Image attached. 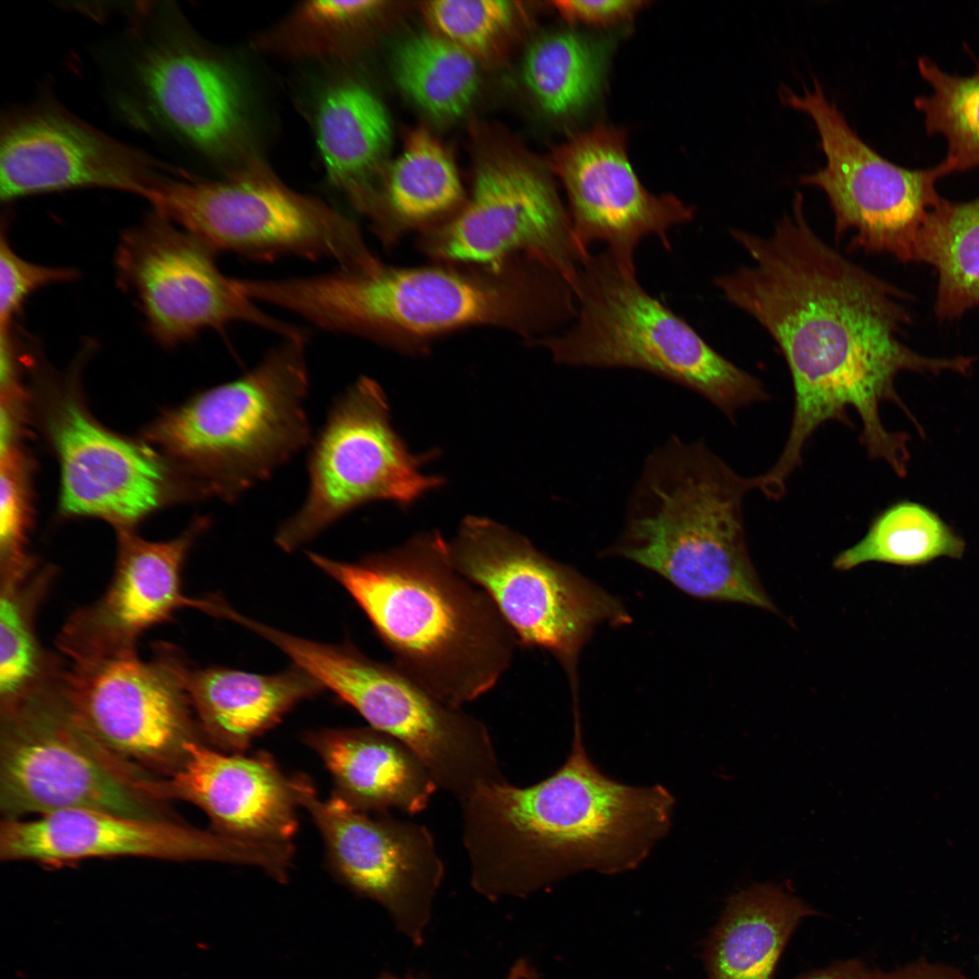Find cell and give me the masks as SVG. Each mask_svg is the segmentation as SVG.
Segmentation results:
<instances>
[{
	"mask_svg": "<svg viewBox=\"0 0 979 979\" xmlns=\"http://www.w3.org/2000/svg\"><path fill=\"white\" fill-rule=\"evenodd\" d=\"M732 235L752 262L714 284L773 338L794 388L789 436L771 477L787 481L819 426L829 421L850 423L848 408L859 416L868 455L885 461L897 476L905 474L909 435L884 426L881 404L895 403L918 431L922 427L896 390L897 375L967 374L975 357H928L906 345L899 336L911 321L903 304L907 294L821 239L805 217L800 192L769 237L742 229Z\"/></svg>",
	"mask_w": 979,
	"mask_h": 979,
	"instance_id": "6da1fadb",
	"label": "cell"
},
{
	"mask_svg": "<svg viewBox=\"0 0 979 979\" xmlns=\"http://www.w3.org/2000/svg\"><path fill=\"white\" fill-rule=\"evenodd\" d=\"M470 880L495 901L526 897L583 870L636 868L669 831L674 799L662 785L605 775L584 746L579 712L565 762L545 780L483 785L460 801Z\"/></svg>",
	"mask_w": 979,
	"mask_h": 979,
	"instance_id": "7a4b0ae2",
	"label": "cell"
},
{
	"mask_svg": "<svg viewBox=\"0 0 979 979\" xmlns=\"http://www.w3.org/2000/svg\"><path fill=\"white\" fill-rule=\"evenodd\" d=\"M266 296L322 329L412 353L470 326L504 328L532 341L576 315L570 285L525 257L500 267H338L275 278Z\"/></svg>",
	"mask_w": 979,
	"mask_h": 979,
	"instance_id": "3957f363",
	"label": "cell"
},
{
	"mask_svg": "<svg viewBox=\"0 0 979 979\" xmlns=\"http://www.w3.org/2000/svg\"><path fill=\"white\" fill-rule=\"evenodd\" d=\"M364 612L393 664L463 708L492 690L519 642L491 598L461 575L438 531L356 562L307 554Z\"/></svg>",
	"mask_w": 979,
	"mask_h": 979,
	"instance_id": "277c9868",
	"label": "cell"
},
{
	"mask_svg": "<svg viewBox=\"0 0 979 979\" xmlns=\"http://www.w3.org/2000/svg\"><path fill=\"white\" fill-rule=\"evenodd\" d=\"M756 489L703 440L669 437L645 459L622 530L604 554L635 561L703 599L777 608L749 557L742 504Z\"/></svg>",
	"mask_w": 979,
	"mask_h": 979,
	"instance_id": "5b68a950",
	"label": "cell"
},
{
	"mask_svg": "<svg viewBox=\"0 0 979 979\" xmlns=\"http://www.w3.org/2000/svg\"><path fill=\"white\" fill-rule=\"evenodd\" d=\"M305 343L283 338L243 375L197 393L150 429L204 496L233 503L312 443Z\"/></svg>",
	"mask_w": 979,
	"mask_h": 979,
	"instance_id": "8992f818",
	"label": "cell"
},
{
	"mask_svg": "<svg viewBox=\"0 0 979 979\" xmlns=\"http://www.w3.org/2000/svg\"><path fill=\"white\" fill-rule=\"evenodd\" d=\"M573 290V325L530 341L558 364L648 372L700 394L732 422L741 408L769 399L759 379L717 353L607 249L586 257Z\"/></svg>",
	"mask_w": 979,
	"mask_h": 979,
	"instance_id": "52a82bcc",
	"label": "cell"
},
{
	"mask_svg": "<svg viewBox=\"0 0 979 979\" xmlns=\"http://www.w3.org/2000/svg\"><path fill=\"white\" fill-rule=\"evenodd\" d=\"M3 819L73 809L143 819L171 818L156 780L106 747L52 687L0 708Z\"/></svg>",
	"mask_w": 979,
	"mask_h": 979,
	"instance_id": "ba28073f",
	"label": "cell"
},
{
	"mask_svg": "<svg viewBox=\"0 0 979 979\" xmlns=\"http://www.w3.org/2000/svg\"><path fill=\"white\" fill-rule=\"evenodd\" d=\"M154 211L215 253L272 260L295 256L370 270L382 262L359 227L322 199L290 189L263 162L247 160L218 179H164Z\"/></svg>",
	"mask_w": 979,
	"mask_h": 979,
	"instance_id": "9c48e42d",
	"label": "cell"
},
{
	"mask_svg": "<svg viewBox=\"0 0 979 979\" xmlns=\"http://www.w3.org/2000/svg\"><path fill=\"white\" fill-rule=\"evenodd\" d=\"M277 647L323 688L353 706L376 730L410 748L438 789L463 800L483 785L508 781L487 726L463 708L435 697L393 663L373 660L349 645L285 633Z\"/></svg>",
	"mask_w": 979,
	"mask_h": 979,
	"instance_id": "30bf717a",
	"label": "cell"
},
{
	"mask_svg": "<svg viewBox=\"0 0 979 979\" xmlns=\"http://www.w3.org/2000/svg\"><path fill=\"white\" fill-rule=\"evenodd\" d=\"M450 551L454 567L491 598L519 645L552 654L571 680L597 625L630 622L614 596L491 519L466 518Z\"/></svg>",
	"mask_w": 979,
	"mask_h": 979,
	"instance_id": "8fae6325",
	"label": "cell"
},
{
	"mask_svg": "<svg viewBox=\"0 0 979 979\" xmlns=\"http://www.w3.org/2000/svg\"><path fill=\"white\" fill-rule=\"evenodd\" d=\"M422 460L392 427L381 386L360 377L334 400L312 441L307 494L278 528L276 545L293 551L371 501L413 503L442 484L422 473Z\"/></svg>",
	"mask_w": 979,
	"mask_h": 979,
	"instance_id": "7c38bea8",
	"label": "cell"
},
{
	"mask_svg": "<svg viewBox=\"0 0 979 979\" xmlns=\"http://www.w3.org/2000/svg\"><path fill=\"white\" fill-rule=\"evenodd\" d=\"M781 102L815 122L827 165L800 182L822 189L834 213L835 239L851 233L848 251L888 254L914 262L919 232L941 200L937 180L951 174L942 160L927 169H906L879 155L855 132L817 78L798 95L787 87Z\"/></svg>",
	"mask_w": 979,
	"mask_h": 979,
	"instance_id": "4fadbf2b",
	"label": "cell"
},
{
	"mask_svg": "<svg viewBox=\"0 0 979 979\" xmlns=\"http://www.w3.org/2000/svg\"><path fill=\"white\" fill-rule=\"evenodd\" d=\"M131 30L128 111L211 158L242 151L246 99L238 78L165 6L142 9ZM136 119V121L138 120Z\"/></svg>",
	"mask_w": 979,
	"mask_h": 979,
	"instance_id": "5bb4252c",
	"label": "cell"
},
{
	"mask_svg": "<svg viewBox=\"0 0 979 979\" xmlns=\"http://www.w3.org/2000/svg\"><path fill=\"white\" fill-rule=\"evenodd\" d=\"M421 249L441 264L500 267L531 258L573 287L585 253L551 179L519 160L479 168L470 198L446 222L424 233Z\"/></svg>",
	"mask_w": 979,
	"mask_h": 979,
	"instance_id": "9a60e30c",
	"label": "cell"
},
{
	"mask_svg": "<svg viewBox=\"0 0 979 979\" xmlns=\"http://www.w3.org/2000/svg\"><path fill=\"white\" fill-rule=\"evenodd\" d=\"M215 254L155 211L122 234L115 255L117 277L156 341L173 347L232 323L254 325L282 338L305 334L244 296L234 278L220 271Z\"/></svg>",
	"mask_w": 979,
	"mask_h": 979,
	"instance_id": "2e32d148",
	"label": "cell"
},
{
	"mask_svg": "<svg viewBox=\"0 0 979 979\" xmlns=\"http://www.w3.org/2000/svg\"><path fill=\"white\" fill-rule=\"evenodd\" d=\"M185 659L172 645L72 663L62 677L69 703L111 751L148 771L173 772L201 732L187 693Z\"/></svg>",
	"mask_w": 979,
	"mask_h": 979,
	"instance_id": "e0dca14e",
	"label": "cell"
},
{
	"mask_svg": "<svg viewBox=\"0 0 979 979\" xmlns=\"http://www.w3.org/2000/svg\"><path fill=\"white\" fill-rule=\"evenodd\" d=\"M293 783L299 807L322 836L334 876L380 904L396 929L422 945L445 874L430 829L388 811L357 809L334 793L323 800L304 774L293 776Z\"/></svg>",
	"mask_w": 979,
	"mask_h": 979,
	"instance_id": "ac0fdd59",
	"label": "cell"
},
{
	"mask_svg": "<svg viewBox=\"0 0 979 979\" xmlns=\"http://www.w3.org/2000/svg\"><path fill=\"white\" fill-rule=\"evenodd\" d=\"M167 177L160 162L103 133L57 103L10 110L0 127V198L101 188L147 200Z\"/></svg>",
	"mask_w": 979,
	"mask_h": 979,
	"instance_id": "d6986e66",
	"label": "cell"
},
{
	"mask_svg": "<svg viewBox=\"0 0 979 979\" xmlns=\"http://www.w3.org/2000/svg\"><path fill=\"white\" fill-rule=\"evenodd\" d=\"M207 860L270 869L276 858L266 843L206 831L173 818L143 819L91 809L2 819L0 858L59 867L90 858Z\"/></svg>",
	"mask_w": 979,
	"mask_h": 979,
	"instance_id": "ffe728a7",
	"label": "cell"
},
{
	"mask_svg": "<svg viewBox=\"0 0 979 979\" xmlns=\"http://www.w3.org/2000/svg\"><path fill=\"white\" fill-rule=\"evenodd\" d=\"M625 131L599 124L551 155V167L567 196L574 237L586 254L603 242L623 265L635 267L640 241L655 235L670 249L668 232L693 218V210L671 194L649 192L627 155Z\"/></svg>",
	"mask_w": 979,
	"mask_h": 979,
	"instance_id": "44dd1931",
	"label": "cell"
},
{
	"mask_svg": "<svg viewBox=\"0 0 979 979\" xmlns=\"http://www.w3.org/2000/svg\"><path fill=\"white\" fill-rule=\"evenodd\" d=\"M208 524V518L196 519L180 536L164 542L120 531L107 589L66 619L56 637L59 651L72 663L136 653L146 631L170 621L182 608L213 616L218 596H189L182 587L186 558Z\"/></svg>",
	"mask_w": 979,
	"mask_h": 979,
	"instance_id": "7402d4cb",
	"label": "cell"
},
{
	"mask_svg": "<svg viewBox=\"0 0 979 979\" xmlns=\"http://www.w3.org/2000/svg\"><path fill=\"white\" fill-rule=\"evenodd\" d=\"M157 796L200 808L213 831L258 843L291 844L299 807L293 777L260 751L222 753L201 741L186 746V756L170 775L155 782Z\"/></svg>",
	"mask_w": 979,
	"mask_h": 979,
	"instance_id": "603a6c76",
	"label": "cell"
},
{
	"mask_svg": "<svg viewBox=\"0 0 979 979\" xmlns=\"http://www.w3.org/2000/svg\"><path fill=\"white\" fill-rule=\"evenodd\" d=\"M51 430L65 513L98 517L121 531L160 505L168 477L149 450L102 428L72 401L61 405Z\"/></svg>",
	"mask_w": 979,
	"mask_h": 979,
	"instance_id": "cb8c5ba5",
	"label": "cell"
},
{
	"mask_svg": "<svg viewBox=\"0 0 979 979\" xmlns=\"http://www.w3.org/2000/svg\"><path fill=\"white\" fill-rule=\"evenodd\" d=\"M305 742L329 771L334 794L357 809L409 815L424 810L438 790L420 758L396 738L373 727L319 729Z\"/></svg>",
	"mask_w": 979,
	"mask_h": 979,
	"instance_id": "d4e9b609",
	"label": "cell"
},
{
	"mask_svg": "<svg viewBox=\"0 0 979 979\" xmlns=\"http://www.w3.org/2000/svg\"><path fill=\"white\" fill-rule=\"evenodd\" d=\"M182 678L203 735L234 753L244 751L294 706L324 689L295 664L263 675L223 667L192 668L186 661Z\"/></svg>",
	"mask_w": 979,
	"mask_h": 979,
	"instance_id": "484cf974",
	"label": "cell"
},
{
	"mask_svg": "<svg viewBox=\"0 0 979 979\" xmlns=\"http://www.w3.org/2000/svg\"><path fill=\"white\" fill-rule=\"evenodd\" d=\"M815 913L772 883L753 884L731 896L703 945L707 979H772L794 930Z\"/></svg>",
	"mask_w": 979,
	"mask_h": 979,
	"instance_id": "4316f807",
	"label": "cell"
},
{
	"mask_svg": "<svg viewBox=\"0 0 979 979\" xmlns=\"http://www.w3.org/2000/svg\"><path fill=\"white\" fill-rule=\"evenodd\" d=\"M390 118L381 100L354 81H339L321 95L315 139L326 174L366 216L374 191L370 179L391 141Z\"/></svg>",
	"mask_w": 979,
	"mask_h": 979,
	"instance_id": "83f0119b",
	"label": "cell"
},
{
	"mask_svg": "<svg viewBox=\"0 0 979 979\" xmlns=\"http://www.w3.org/2000/svg\"><path fill=\"white\" fill-rule=\"evenodd\" d=\"M463 204L461 180L450 154L428 131L418 130L394 161L368 220L388 247L407 232L440 226Z\"/></svg>",
	"mask_w": 979,
	"mask_h": 979,
	"instance_id": "f1b7e54d",
	"label": "cell"
},
{
	"mask_svg": "<svg viewBox=\"0 0 979 979\" xmlns=\"http://www.w3.org/2000/svg\"><path fill=\"white\" fill-rule=\"evenodd\" d=\"M56 576L51 567L0 576V708L48 689L65 664L41 645L36 615Z\"/></svg>",
	"mask_w": 979,
	"mask_h": 979,
	"instance_id": "f546056e",
	"label": "cell"
},
{
	"mask_svg": "<svg viewBox=\"0 0 979 979\" xmlns=\"http://www.w3.org/2000/svg\"><path fill=\"white\" fill-rule=\"evenodd\" d=\"M611 44L575 29L538 37L523 61L524 82L541 110L557 119L577 116L596 102Z\"/></svg>",
	"mask_w": 979,
	"mask_h": 979,
	"instance_id": "4dcf8cb0",
	"label": "cell"
},
{
	"mask_svg": "<svg viewBox=\"0 0 979 979\" xmlns=\"http://www.w3.org/2000/svg\"><path fill=\"white\" fill-rule=\"evenodd\" d=\"M916 262L937 273L939 321L958 319L979 305V197L964 202L941 199L920 230Z\"/></svg>",
	"mask_w": 979,
	"mask_h": 979,
	"instance_id": "1f68e13d",
	"label": "cell"
},
{
	"mask_svg": "<svg viewBox=\"0 0 979 979\" xmlns=\"http://www.w3.org/2000/svg\"><path fill=\"white\" fill-rule=\"evenodd\" d=\"M964 551V538L935 511L900 500L879 513L862 539L836 557L834 567L850 570L868 562L918 567L943 557L958 559Z\"/></svg>",
	"mask_w": 979,
	"mask_h": 979,
	"instance_id": "d6a6232c",
	"label": "cell"
},
{
	"mask_svg": "<svg viewBox=\"0 0 979 979\" xmlns=\"http://www.w3.org/2000/svg\"><path fill=\"white\" fill-rule=\"evenodd\" d=\"M401 89L421 109L439 119L460 116L479 87L475 55L436 34H421L405 40L393 61Z\"/></svg>",
	"mask_w": 979,
	"mask_h": 979,
	"instance_id": "836d02e7",
	"label": "cell"
},
{
	"mask_svg": "<svg viewBox=\"0 0 979 979\" xmlns=\"http://www.w3.org/2000/svg\"><path fill=\"white\" fill-rule=\"evenodd\" d=\"M380 1H307L260 34L262 51L297 58H337L349 53L357 34L381 9Z\"/></svg>",
	"mask_w": 979,
	"mask_h": 979,
	"instance_id": "e575fe53",
	"label": "cell"
},
{
	"mask_svg": "<svg viewBox=\"0 0 979 979\" xmlns=\"http://www.w3.org/2000/svg\"><path fill=\"white\" fill-rule=\"evenodd\" d=\"M917 68L931 92L914 103L927 133L945 138L944 160L953 172L979 167V63L967 76L950 74L926 56L918 58Z\"/></svg>",
	"mask_w": 979,
	"mask_h": 979,
	"instance_id": "d590c367",
	"label": "cell"
},
{
	"mask_svg": "<svg viewBox=\"0 0 979 979\" xmlns=\"http://www.w3.org/2000/svg\"><path fill=\"white\" fill-rule=\"evenodd\" d=\"M424 12L436 34L476 55L510 24L514 6L503 0H436Z\"/></svg>",
	"mask_w": 979,
	"mask_h": 979,
	"instance_id": "8d00e7d4",
	"label": "cell"
},
{
	"mask_svg": "<svg viewBox=\"0 0 979 979\" xmlns=\"http://www.w3.org/2000/svg\"><path fill=\"white\" fill-rule=\"evenodd\" d=\"M0 575L34 567L26 552L27 496L21 460L11 446L0 451Z\"/></svg>",
	"mask_w": 979,
	"mask_h": 979,
	"instance_id": "74e56055",
	"label": "cell"
},
{
	"mask_svg": "<svg viewBox=\"0 0 979 979\" xmlns=\"http://www.w3.org/2000/svg\"><path fill=\"white\" fill-rule=\"evenodd\" d=\"M79 272L72 267H49L21 257L5 231L0 237V326L14 325L26 299L42 287L73 282Z\"/></svg>",
	"mask_w": 979,
	"mask_h": 979,
	"instance_id": "f35d334b",
	"label": "cell"
},
{
	"mask_svg": "<svg viewBox=\"0 0 979 979\" xmlns=\"http://www.w3.org/2000/svg\"><path fill=\"white\" fill-rule=\"evenodd\" d=\"M558 14L571 24L607 27L629 20L645 5L637 0H563L553 2Z\"/></svg>",
	"mask_w": 979,
	"mask_h": 979,
	"instance_id": "ab89813d",
	"label": "cell"
},
{
	"mask_svg": "<svg viewBox=\"0 0 979 979\" xmlns=\"http://www.w3.org/2000/svg\"><path fill=\"white\" fill-rule=\"evenodd\" d=\"M866 979H964L950 966L919 962L891 971H868Z\"/></svg>",
	"mask_w": 979,
	"mask_h": 979,
	"instance_id": "60d3db41",
	"label": "cell"
},
{
	"mask_svg": "<svg viewBox=\"0 0 979 979\" xmlns=\"http://www.w3.org/2000/svg\"><path fill=\"white\" fill-rule=\"evenodd\" d=\"M868 970L857 960H848L810 973L799 979H866Z\"/></svg>",
	"mask_w": 979,
	"mask_h": 979,
	"instance_id": "b9f144b4",
	"label": "cell"
},
{
	"mask_svg": "<svg viewBox=\"0 0 979 979\" xmlns=\"http://www.w3.org/2000/svg\"><path fill=\"white\" fill-rule=\"evenodd\" d=\"M518 979H539V976L535 968L526 959L522 958L521 970Z\"/></svg>",
	"mask_w": 979,
	"mask_h": 979,
	"instance_id": "7bdbcfd3",
	"label": "cell"
},
{
	"mask_svg": "<svg viewBox=\"0 0 979 979\" xmlns=\"http://www.w3.org/2000/svg\"><path fill=\"white\" fill-rule=\"evenodd\" d=\"M375 979H421L416 977H397L390 973H383Z\"/></svg>",
	"mask_w": 979,
	"mask_h": 979,
	"instance_id": "ee69618b",
	"label": "cell"
},
{
	"mask_svg": "<svg viewBox=\"0 0 979 979\" xmlns=\"http://www.w3.org/2000/svg\"><path fill=\"white\" fill-rule=\"evenodd\" d=\"M504 979H515V977L512 975H507Z\"/></svg>",
	"mask_w": 979,
	"mask_h": 979,
	"instance_id": "f6af8a7d",
	"label": "cell"
}]
</instances>
